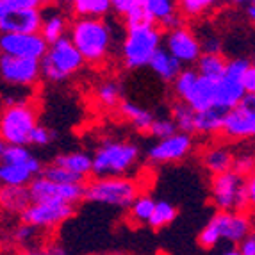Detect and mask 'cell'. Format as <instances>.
Wrapping results in <instances>:
<instances>
[{"mask_svg": "<svg viewBox=\"0 0 255 255\" xmlns=\"http://www.w3.org/2000/svg\"><path fill=\"white\" fill-rule=\"evenodd\" d=\"M162 30L150 21H139L125 27L122 39V64L125 70H137L148 66L153 54L162 47Z\"/></svg>", "mask_w": 255, "mask_h": 255, "instance_id": "obj_3", "label": "cell"}, {"mask_svg": "<svg viewBox=\"0 0 255 255\" xmlns=\"http://www.w3.org/2000/svg\"><path fill=\"white\" fill-rule=\"evenodd\" d=\"M239 106L247 107V109H250L255 113V95H247V97L243 98V102L239 104Z\"/></svg>", "mask_w": 255, "mask_h": 255, "instance_id": "obj_48", "label": "cell"}, {"mask_svg": "<svg viewBox=\"0 0 255 255\" xmlns=\"http://www.w3.org/2000/svg\"><path fill=\"white\" fill-rule=\"evenodd\" d=\"M177 130V125L173 124V120L168 116V118H153L152 125L148 128V134L155 139H164V137H170L171 134H175Z\"/></svg>", "mask_w": 255, "mask_h": 255, "instance_id": "obj_40", "label": "cell"}, {"mask_svg": "<svg viewBox=\"0 0 255 255\" xmlns=\"http://www.w3.org/2000/svg\"><path fill=\"white\" fill-rule=\"evenodd\" d=\"M118 111L120 115L124 116L127 122H130L132 127L137 128L139 132H148L150 125H152L153 118H155L148 109L137 106L134 102H128V100H122L118 106Z\"/></svg>", "mask_w": 255, "mask_h": 255, "instance_id": "obj_28", "label": "cell"}, {"mask_svg": "<svg viewBox=\"0 0 255 255\" xmlns=\"http://www.w3.org/2000/svg\"><path fill=\"white\" fill-rule=\"evenodd\" d=\"M148 66H150V70L164 82H173L175 77L182 72V64L175 59L173 55L166 50L164 47H161L155 54H153Z\"/></svg>", "mask_w": 255, "mask_h": 255, "instance_id": "obj_24", "label": "cell"}, {"mask_svg": "<svg viewBox=\"0 0 255 255\" xmlns=\"http://www.w3.org/2000/svg\"><path fill=\"white\" fill-rule=\"evenodd\" d=\"M162 47L186 68L193 66L202 55V47L200 41H198V36H196V32L187 23H182L177 29L168 30L162 36Z\"/></svg>", "mask_w": 255, "mask_h": 255, "instance_id": "obj_14", "label": "cell"}, {"mask_svg": "<svg viewBox=\"0 0 255 255\" xmlns=\"http://www.w3.org/2000/svg\"><path fill=\"white\" fill-rule=\"evenodd\" d=\"M238 250L241 252V255H255V238L254 236H248L247 239H243L238 245Z\"/></svg>", "mask_w": 255, "mask_h": 255, "instance_id": "obj_47", "label": "cell"}, {"mask_svg": "<svg viewBox=\"0 0 255 255\" xmlns=\"http://www.w3.org/2000/svg\"><path fill=\"white\" fill-rule=\"evenodd\" d=\"M218 2L220 0H177L180 14L184 18H189V20L202 18L209 11H213Z\"/></svg>", "mask_w": 255, "mask_h": 255, "instance_id": "obj_36", "label": "cell"}, {"mask_svg": "<svg viewBox=\"0 0 255 255\" xmlns=\"http://www.w3.org/2000/svg\"><path fill=\"white\" fill-rule=\"evenodd\" d=\"M232 170L243 177H247L255 170V146H243L239 150H234Z\"/></svg>", "mask_w": 255, "mask_h": 255, "instance_id": "obj_37", "label": "cell"}, {"mask_svg": "<svg viewBox=\"0 0 255 255\" xmlns=\"http://www.w3.org/2000/svg\"><path fill=\"white\" fill-rule=\"evenodd\" d=\"M220 2H229V4L234 5H250L254 0H220Z\"/></svg>", "mask_w": 255, "mask_h": 255, "instance_id": "obj_51", "label": "cell"}, {"mask_svg": "<svg viewBox=\"0 0 255 255\" xmlns=\"http://www.w3.org/2000/svg\"><path fill=\"white\" fill-rule=\"evenodd\" d=\"M48 0H0V18L14 9H41Z\"/></svg>", "mask_w": 255, "mask_h": 255, "instance_id": "obj_41", "label": "cell"}, {"mask_svg": "<svg viewBox=\"0 0 255 255\" xmlns=\"http://www.w3.org/2000/svg\"><path fill=\"white\" fill-rule=\"evenodd\" d=\"M220 137L227 143H245L255 139V113L243 106L227 111Z\"/></svg>", "mask_w": 255, "mask_h": 255, "instance_id": "obj_17", "label": "cell"}, {"mask_svg": "<svg viewBox=\"0 0 255 255\" xmlns=\"http://www.w3.org/2000/svg\"><path fill=\"white\" fill-rule=\"evenodd\" d=\"M43 238H45V232H41L32 225H27V223H20L14 230V241L23 248H41L38 243Z\"/></svg>", "mask_w": 255, "mask_h": 255, "instance_id": "obj_38", "label": "cell"}, {"mask_svg": "<svg viewBox=\"0 0 255 255\" xmlns=\"http://www.w3.org/2000/svg\"><path fill=\"white\" fill-rule=\"evenodd\" d=\"M38 171L30 166L11 164L0 161V187H21L29 186L38 177Z\"/></svg>", "mask_w": 255, "mask_h": 255, "instance_id": "obj_23", "label": "cell"}, {"mask_svg": "<svg viewBox=\"0 0 255 255\" xmlns=\"http://www.w3.org/2000/svg\"><path fill=\"white\" fill-rule=\"evenodd\" d=\"M220 255H241V252L238 250V247H230L227 248V250H223Z\"/></svg>", "mask_w": 255, "mask_h": 255, "instance_id": "obj_52", "label": "cell"}, {"mask_svg": "<svg viewBox=\"0 0 255 255\" xmlns=\"http://www.w3.org/2000/svg\"><path fill=\"white\" fill-rule=\"evenodd\" d=\"M38 104L34 100L5 102L0 109V137L5 145H29L32 128L38 125Z\"/></svg>", "mask_w": 255, "mask_h": 255, "instance_id": "obj_6", "label": "cell"}, {"mask_svg": "<svg viewBox=\"0 0 255 255\" xmlns=\"http://www.w3.org/2000/svg\"><path fill=\"white\" fill-rule=\"evenodd\" d=\"M143 193V186L137 179L127 177H91L84 184V200L107 207L127 209L137 195Z\"/></svg>", "mask_w": 255, "mask_h": 255, "instance_id": "obj_5", "label": "cell"}, {"mask_svg": "<svg viewBox=\"0 0 255 255\" xmlns=\"http://www.w3.org/2000/svg\"><path fill=\"white\" fill-rule=\"evenodd\" d=\"M171 86L177 100L189 106L195 113L216 107V81L198 75L195 68H182Z\"/></svg>", "mask_w": 255, "mask_h": 255, "instance_id": "obj_8", "label": "cell"}, {"mask_svg": "<svg viewBox=\"0 0 255 255\" xmlns=\"http://www.w3.org/2000/svg\"><path fill=\"white\" fill-rule=\"evenodd\" d=\"M75 214V205L61 202H30L29 207L20 214L21 223L36 227L41 232L55 230Z\"/></svg>", "mask_w": 255, "mask_h": 255, "instance_id": "obj_12", "label": "cell"}, {"mask_svg": "<svg viewBox=\"0 0 255 255\" xmlns=\"http://www.w3.org/2000/svg\"><path fill=\"white\" fill-rule=\"evenodd\" d=\"M54 164L61 166L64 170H68L75 177L86 182L93 177V159L91 153L86 150H73V152H64L54 159Z\"/></svg>", "mask_w": 255, "mask_h": 255, "instance_id": "obj_21", "label": "cell"}, {"mask_svg": "<svg viewBox=\"0 0 255 255\" xmlns=\"http://www.w3.org/2000/svg\"><path fill=\"white\" fill-rule=\"evenodd\" d=\"M141 5H143V0H111L113 13H116L124 20L125 27L146 20Z\"/></svg>", "mask_w": 255, "mask_h": 255, "instance_id": "obj_31", "label": "cell"}, {"mask_svg": "<svg viewBox=\"0 0 255 255\" xmlns=\"http://www.w3.org/2000/svg\"><path fill=\"white\" fill-rule=\"evenodd\" d=\"M91 159L93 177H127L139 162L141 150L132 141L106 137L98 143Z\"/></svg>", "mask_w": 255, "mask_h": 255, "instance_id": "obj_2", "label": "cell"}, {"mask_svg": "<svg viewBox=\"0 0 255 255\" xmlns=\"http://www.w3.org/2000/svg\"><path fill=\"white\" fill-rule=\"evenodd\" d=\"M227 68V57L223 54H202L200 59L195 63V70L198 75L218 81Z\"/></svg>", "mask_w": 255, "mask_h": 255, "instance_id": "obj_32", "label": "cell"}, {"mask_svg": "<svg viewBox=\"0 0 255 255\" xmlns=\"http://www.w3.org/2000/svg\"><path fill=\"white\" fill-rule=\"evenodd\" d=\"M5 143H4V139L0 137V161H2V157H4V152H5Z\"/></svg>", "mask_w": 255, "mask_h": 255, "instance_id": "obj_53", "label": "cell"}, {"mask_svg": "<svg viewBox=\"0 0 255 255\" xmlns=\"http://www.w3.org/2000/svg\"><path fill=\"white\" fill-rule=\"evenodd\" d=\"M41 79L39 61L0 54V81L13 90H30Z\"/></svg>", "mask_w": 255, "mask_h": 255, "instance_id": "obj_11", "label": "cell"}, {"mask_svg": "<svg viewBox=\"0 0 255 255\" xmlns=\"http://www.w3.org/2000/svg\"><path fill=\"white\" fill-rule=\"evenodd\" d=\"M29 187H0V209L9 214H21L30 205Z\"/></svg>", "mask_w": 255, "mask_h": 255, "instance_id": "obj_26", "label": "cell"}, {"mask_svg": "<svg viewBox=\"0 0 255 255\" xmlns=\"http://www.w3.org/2000/svg\"><path fill=\"white\" fill-rule=\"evenodd\" d=\"M16 255H47L43 248H21Z\"/></svg>", "mask_w": 255, "mask_h": 255, "instance_id": "obj_49", "label": "cell"}, {"mask_svg": "<svg viewBox=\"0 0 255 255\" xmlns=\"http://www.w3.org/2000/svg\"><path fill=\"white\" fill-rule=\"evenodd\" d=\"M252 63L255 64V48H254V55H252Z\"/></svg>", "mask_w": 255, "mask_h": 255, "instance_id": "obj_55", "label": "cell"}, {"mask_svg": "<svg viewBox=\"0 0 255 255\" xmlns=\"http://www.w3.org/2000/svg\"><path fill=\"white\" fill-rule=\"evenodd\" d=\"M84 64L82 55L79 54L68 36L54 43H48L47 52L39 61L41 77H45L50 82H63L77 75L84 68Z\"/></svg>", "mask_w": 255, "mask_h": 255, "instance_id": "obj_7", "label": "cell"}, {"mask_svg": "<svg viewBox=\"0 0 255 255\" xmlns=\"http://www.w3.org/2000/svg\"><path fill=\"white\" fill-rule=\"evenodd\" d=\"M2 161L11 162V164L30 166V168L38 171L39 175H41V171H43V166H41V162H39V159L36 157V155H32V152H30L25 145H7L5 146Z\"/></svg>", "mask_w": 255, "mask_h": 255, "instance_id": "obj_33", "label": "cell"}, {"mask_svg": "<svg viewBox=\"0 0 255 255\" xmlns=\"http://www.w3.org/2000/svg\"><path fill=\"white\" fill-rule=\"evenodd\" d=\"M54 141V132L48 127H43V125H36L30 132L29 137V145L32 146H48Z\"/></svg>", "mask_w": 255, "mask_h": 255, "instance_id": "obj_43", "label": "cell"}, {"mask_svg": "<svg viewBox=\"0 0 255 255\" xmlns=\"http://www.w3.org/2000/svg\"><path fill=\"white\" fill-rule=\"evenodd\" d=\"M247 213L255 218V170L247 175Z\"/></svg>", "mask_w": 255, "mask_h": 255, "instance_id": "obj_44", "label": "cell"}, {"mask_svg": "<svg viewBox=\"0 0 255 255\" xmlns=\"http://www.w3.org/2000/svg\"><path fill=\"white\" fill-rule=\"evenodd\" d=\"M68 38L86 64L104 66L113 55L115 32L106 18H75L70 21Z\"/></svg>", "mask_w": 255, "mask_h": 255, "instance_id": "obj_1", "label": "cell"}, {"mask_svg": "<svg viewBox=\"0 0 255 255\" xmlns=\"http://www.w3.org/2000/svg\"><path fill=\"white\" fill-rule=\"evenodd\" d=\"M243 88L247 95H255V64L250 63L245 75H243Z\"/></svg>", "mask_w": 255, "mask_h": 255, "instance_id": "obj_45", "label": "cell"}, {"mask_svg": "<svg viewBox=\"0 0 255 255\" xmlns=\"http://www.w3.org/2000/svg\"><path fill=\"white\" fill-rule=\"evenodd\" d=\"M84 184H57L38 175L27 187L32 202H61L77 207L84 202Z\"/></svg>", "mask_w": 255, "mask_h": 255, "instance_id": "obj_13", "label": "cell"}, {"mask_svg": "<svg viewBox=\"0 0 255 255\" xmlns=\"http://www.w3.org/2000/svg\"><path fill=\"white\" fill-rule=\"evenodd\" d=\"M252 61L245 57L227 59L225 73L216 81V107L221 111H230L238 107L247 97L243 88V75L250 66Z\"/></svg>", "mask_w": 255, "mask_h": 255, "instance_id": "obj_10", "label": "cell"}, {"mask_svg": "<svg viewBox=\"0 0 255 255\" xmlns=\"http://www.w3.org/2000/svg\"><path fill=\"white\" fill-rule=\"evenodd\" d=\"M48 43L39 32H0V54L41 61Z\"/></svg>", "mask_w": 255, "mask_h": 255, "instance_id": "obj_16", "label": "cell"}, {"mask_svg": "<svg viewBox=\"0 0 255 255\" xmlns=\"http://www.w3.org/2000/svg\"><path fill=\"white\" fill-rule=\"evenodd\" d=\"M247 16H248V20L255 25V0L250 5H247Z\"/></svg>", "mask_w": 255, "mask_h": 255, "instance_id": "obj_50", "label": "cell"}, {"mask_svg": "<svg viewBox=\"0 0 255 255\" xmlns=\"http://www.w3.org/2000/svg\"><path fill=\"white\" fill-rule=\"evenodd\" d=\"M209 198L216 213L247 211V177L229 170L209 180Z\"/></svg>", "mask_w": 255, "mask_h": 255, "instance_id": "obj_9", "label": "cell"}, {"mask_svg": "<svg viewBox=\"0 0 255 255\" xmlns=\"http://www.w3.org/2000/svg\"><path fill=\"white\" fill-rule=\"evenodd\" d=\"M95 100L104 109H115L122 102V84L116 79H106L95 88Z\"/></svg>", "mask_w": 255, "mask_h": 255, "instance_id": "obj_30", "label": "cell"}, {"mask_svg": "<svg viewBox=\"0 0 255 255\" xmlns=\"http://www.w3.org/2000/svg\"><path fill=\"white\" fill-rule=\"evenodd\" d=\"M43 250H45V254L47 255H72L68 252V248L64 247V245H61V243L57 241H48L45 247H43Z\"/></svg>", "mask_w": 255, "mask_h": 255, "instance_id": "obj_46", "label": "cell"}, {"mask_svg": "<svg viewBox=\"0 0 255 255\" xmlns=\"http://www.w3.org/2000/svg\"><path fill=\"white\" fill-rule=\"evenodd\" d=\"M254 229V216L247 211L243 213H214L211 220L202 227L198 234V245L205 250H214L220 243H229L238 247L247 239Z\"/></svg>", "mask_w": 255, "mask_h": 255, "instance_id": "obj_4", "label": "cell"}, {"mask_svg": "<svg viewBox=\"0 0 255 255\" xmlns=\"http://www.w3.org/2000/svg\"><path fill=\"white\" fill-rule=\"evenodd\" d=\"M141 7H143L146 21L157 25L166 32L186 23V18L179 11L177 0H143Z\"/></svg>", "mask_w": 255, "mask_h": 255, "instance_id": "obj_18", "label": "cell"}, {"mask_svg": "<svg viewBox=\"0 0 255 255\" xmlns=\"http://www.w3.org/2000/svg\"><path fill=\"white\" fill-rule=\"evenodd\" d=\"M177 207L173 204L166 200H157L155 202V207H153V213L150 216V221H148V227L153 230H162L166 229L168 225H171L175 220H177Z\"/></svg>", "mask_w": 255, "mask_h": 255, "instance_id": "obj_34", "label": "cell"}, {"mask_svg": "<svg viewBox=\"0 0 255 255\" xmlns=\"http://www.w3.org/2000/svg\"><path fill=\"white\" fill-rule=\"evenodd\" d=\"M155 198L148 193H141L137 195V198L132 202L127 207V220L130 221L132 225H148L150 216L153 213V207H155Z\"/></svg>", "mask_w": 255, "mask_h": 255, "instance_id": "obj_29", "label": "cell"}, {"mask_svg": "<svg viewBox=\"0 0 255 255\" xmlns=\"http://www.w3.org/2000/svg\"><path fill=\"white\" fill-rule=\"evenodd\" d=\"M171 116L170 118L173 120V124L177 125V130L179 132H186V134H193L195 130V111L191 109L186 104L175 100L171 104Z\"/></svg>", "mask_w": 255, "mask_h": 255, "instance_id": "obj_35", "label": "cell"}, {"mask_svg": "<svg viewBox=\"0 0 255 255\" xmlns=\"http://www.w3.org/2000/svg\"><path fill=\"white\" fill-rule=\"evenodd\" d=\"M41 175L45 179L52 180V182H57V184H84L79 177H75V175L70 173L68 170H64V168L54 164V162L43 166Z\"/></svg>", "mask_w": 255, "mask_h": 255, "instance_id": "obj_39", "label": "cell"}, {"mask_svg": "<svg viewBox=\"0 0 255 255\" xmlns=\"http://www.w3.org/2000/svg\"><path fill=\"white\" fill-rule=\"evenodd\" d=\"M43 13V11H41ZM70 30V20L66 14L59 9H50L47 13H43L41 27H39V34L47 43H54L61 38H66Z\"/></svg>", "mask_w": 255, "mask_h": 255, "instance_id": "obj_22", "label": "cell"}, {"mask_svg": "<svg viewBox=\"0 0 255 255\" xmlns=\"http://www.w3.org/2000/svg\"><path fill=\"white\" fill-rule=\"evenodd\" d=\"M200 162L211 177L232 170L234 164V148L227 141H211L200 150Z\"/></svg>", "mask_w": 255, "mask_h": 255, "instance_id": "obj_19", "label": "cell"}, {"mask_svg": "<svg viewBox=\"0 0 255 255\" xmlns=\"http://www.w3.org/2000/svg\"><path fill=\"white\" fill-rule=\"evenodd\" d=\"M75 18H107L113 13L111 0H68Z\"/></svg>", "mask_w": 255, "mask_h": 255, "instance_id": "obj_27", "label": "cell"}, {"mask_svg": "<svg viewBox=\"0 0 255 255\" xmlns=\"http://www.w3.org/2000/svg\"><path fill=\"white\" fill-rule=\"evenodd\" d=\"M195 150V136L186 132H175L170 137L157 139L146 150V159L152 164H171L187 159Z\"/></svg>", "mask_w": 255, "mask_h": 255, "instance_id": "obj_15", "label": "cell"}, {"mask_svg": "<svg viewBox=\"0 0 255 255\" xmlns=\"http://www.w3.org/2000/svg\"><path fill=\"white\" fill-rule=\"evenodd\" d=\"M252 236L255 238V218H254V229H252Z\"/></svg>", "mask_w": 255, "mask_h": 255, "instance_id": "obj_54", "label": "cell"}, {"mask_svg": "<svg viewBox=\"0 0 255 255\" xmlns=\"http://www.w3.org/2000/svg\"><path fill=\"white\" fill-rule=\"evenodd\" d=\"M196 36L200 41L202 54H221V38L214 30H205V32Z\"/></svg>", "mask_w": 255, "mask_h": 255, "instance_id": "obj_42", "label": "cell"}, {"mask_svg": "<svg viewBox=\"0 0 255 255\" xmlns=\"http://www.w3.org/2000/svg\"><path fill=\"white\" fill-rule=\"evenodd\" d=\"M223 116L225 111L213 107V109L202 111L195 115V130L193 136H202V137H216L220 136L221 125H223Z\"/></svg>", "mask_w": 255, "mask_h": 255, "instance_id": "obj_25", "label": "cell"}, {"mask_svg": "<svg viewBox=\"0 0 255 255\" xmlns=\"http://www.w3.org/2000/svg\"><path fill=\"white\" fill-rule=\"evenodd\" d=\"M41 9H14L0 18V32H39Z\"/></svg>", "mask_w": 255, "mask_h": 255, "instance_id": "obj_20", "label": "cell"}]
</instances>
